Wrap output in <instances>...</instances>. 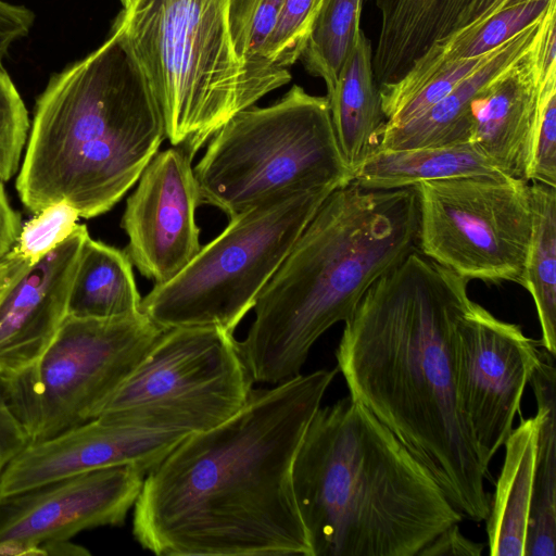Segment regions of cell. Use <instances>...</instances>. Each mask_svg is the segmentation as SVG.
I'll list each match as a JSON object with an SVG mask.
<instances>
[{"mask_svg": "<svg viewBox=\"0 0 556 556\" xmlns=\"http://www.w3.org/2000/svg\"><path fill=\"white\" fill-rule=\"evenodd\" d=\"M338 368L253 389L232 417L187 435L149 471L132 534L160 556H312L292 466Z\"/></svg>", "mask_w": 556, "mask_h": 556, "instance_id": "cell-1", "label": "cell"}, {"mask_svg": "<svg viewBox=\"0 0 556 556\" xmlns=\"http://www.w3.org/2000/svg\"><path fill=\"white\" fill-rule=\"evenodd\" d=\"M468 280L419 250L380 277L344 321L336 351L350 396L433 473L473 521L490 497L476 442L460 409L455 343L471 300Z\"/></svg>", "mask_w": 556, "mask_h": 556, "instance_id": "cell-2", "label": "cell"}, {"mask_svg": "<svg viewBox=\"0 0 556 556\" xmlns=\"http://www.w3.org/2000/svg\"><path fill=\"white\" fill-rule=\"evenodd\" d=\"M419 250L414 186L333 190L261 291L238 346L254 382L299 374L313 344L345 321L367 290Z\"/></svg>", "mask_w": 556, "mask_h": 556, "instance_id": "cell-3", "label": "cell"}, {"mask_svg": "<svg viewBox=\"0 0 556 556\" xmlns=\"http://www.w3.org/2000/svg\"><path fill=\"white\" fill-rule=\"evenodd\" d=\"M292 483L312 556H417L464 518L430 469L352 396L316 410Z\"/></svg>", "mask_w": 556, "mask_h": 556, "instance_id": "cell-4", "label": "cell"}, {"mask_svg": "<svg viewBox=\"0 0 556 556\" xmlns=\"http://www.w3.org/2000/svg\"><path fill=\"white\" fill-rule=\"evenodd\" d=\"M166 138L160 106L122 31L49 79L16 178L33 214L65 201L83 218L112 210Z\"/></svg>", "mask_w": 556, "mask_h": 556, "instance_id": "cell-5", "label": "cell"}, {"mask_svg": "<svg viewBox=\"0 0 556 556\" xmlns=\"http://www.w3.org/2000/svg\"><path fill=\"white\" fill-rule=\"evenodd\" d=\"M113 26L146 76L166 139L192 159L233 115L283 86L238 59L227 0H136Z\"/></svg>", "mask_w": 556, "mask_h": 556, "instance_id": "cell-6", "label": "cell"}, {"mask_svg": "<svg viewBox=\"0 0 556 556\" xmlns=\"http://www.w3.org/2000/svg\"><path fill=\"white\" fill-rule=\"evenodd\" d=\"M193 172L200 203L228 218L281 192L339 188L353 179L327 97L298 85L270 105L233 115L210 139Z\"/></svg>", "mask_w": 556, "mask_h": 556, "instance_id": "cell-7", "label": "cell"}, {"mask_svg": "<svg viewBox=\"0 0 556 556\" xmlns=\"http://www.w3.org/2000/svg\"><path fill=\"white\" fill-rule=\"evenodd\" d=\"M336 187L275 194L229 218L172 280L141 299L156 326H215L233 333Z\"/></svg>", "mask_w": 556, "mask_h": 556, "instance_id": "cell-8", "label": "cell"}, {"mask_svg": "<svg viewBox=\"0 0 556 556\" xmlns=\"http://www.w3.org/2000/svg\"><path fill=\"white\" fill-rule=\"evenodd\" d=\"M253 383L233 333L215 326L172 328L96 417L142 430L198 433L237 414Z\"/></svg>", "mask_w": 556, "mask_h": 556, "instance_id": "cell-9", "label": "cell"}, {"mask_svg": "<svg viewBox=\"0 0 556 556\" xmlns=\"http://www.w3.org/2000/svg\"><path fill=\"white\" fill-rule=\"evenodd\" d=\"M163 332L142 312L118 318L67 315L37 362L15 375L0 376L30 441L94 418Z\"/></svg>", "mask_w": 556, "mask_h": 556, "instance_id": "cell-10", "label": "cell"}, {"mask_svg": "<svg viewBox=\"0 0 556 556\" xmlns=\"http://www.w3.org/2000/svg\"><path fill=\"white\" fill-rule=\"evenodd\" d=\"M414 187L425 256L468 281L522 286L532 224L527 180L501 173Z\"/></svg>", "mask_w": 556, "mask_h": 556, "instance_id": "cell-11", "label": "cell"}, {"mask_svg": "<svg viewBox=\"0 0 556 556\" xmlns=\"http://www.w3.org/2000/svg\"><path fill=\"white\" fill-rule=\"evenodd\" d=\"M541 351L515 324L470 302L456 332V386L460 409L485 469L513 430Z\"/></svg>", "mask_w": 556, "mask_h": 556, "instance_id": "cell-12", "label": "cell"}, {"mask_svg": "<svg viewBox=\"0 0 556 556\" xmlns=\"http://www.w3.org/2000/svg\"><path fill=\"white\" fill-rule=\"evenodd\" d=\"M193 159L178 147L157 152L127 198L121 226L132 265L160 286L177 276L201 249L200 203Z\"/></svg>", "mask_w": 556, "mask_h": 556, "instance_id": "cell-13", "label": "cell"}, {"mask_svg": "<svg viewBox=\"0 0 556 556\" xmlns=\"http://www.w3.org/2000/svg\"><path fill=\"white\" fill-rule=\"evenodd\" d=\"M144 477L137 466H113L0 496V542L42 547L84 530L122 526Z\"/></svg>", "mask_w": 556, "mask_h": 556, "instance_id": "cell-14", "label": "cell"}, {"mask_svg": "<svg viewBox=\"0 0 556 556\" xmlns=\"http://www.w3.org/2000/svg\"><path fill=\"white\" fill-rule=\"evenodd\" d=\"M187 435L130 428L94 417L48 439L30 442L3 471L0 496L113 466L134 465L147 475Z\"/></svg>", "mask_w": 556, "mask_h": 556, "instance_id": "cell-15", "label": "cell"}, {"mask_svg": "<svg viewBox=\"0 0 556 556\" xmlns=\"http://www.w3.org/2000/svg\"><path fill=\"white\" fill-rule=\"evenodd\" d=\"M86 225L28 266L0 298V376L31 366L53 341L67 317L71 285Z\"/></svg>", "mask_w": 556, "mask_h": 556, "instance_id": "cell-16", "label": "cell"}, {"mask_svg": "<svg viewBox=\"0 0 556 556\" xmlns=\"http://www.w3.org/2000/svg\"><path fill=\"white\" fill-rule=\"evenodd\" d=\"M544 37L478 94L468 141L500 172L525 180L541 98Z\"/></svg>", "mask_w": 556, "mask_h": 556, "instance_id": "cell-17", "label": "cell"}, {"mask_svg": "<svg viewBox=\"0 0 556 556\" xmlns=\"http://www.w3.org/2000/svg\"><path fill=\"white\" fill-rule=\"evenodd\" d=\"M554 21L556 2L531 24L495 47L485 62L424 114L405 124L384 127L377 149L400 150L468 142L478 94L498 74L532 51Z\"/></svg>", "mask_w": 556, "mask_h": 556, "instance_id": "cell-18", "label": "cell"}, {"mask_svg": "<svg viewBox=\"0 0 556 556\" xmlns=\"http://www.w3.org/2000/svg\"><path fill=\"white\" fill-rule=\"evenodd\" d=\"M535 417L522 419L507 437L486 533L493 556H525L536 458Z\"/></svg>", "mask_w": 556, "mask_h": 556, "instance_id": "cell-19", "label": "cell"}, {"mask_svg": "<svg viewBox=\"0 0 556 556\" xmlns=\"http://www.w3.org/2000/svg\"><path fill=\"white\" fill-rule=\"evenodd\" d=\"M327 99L340 150L353 174L377 149L387 123L374 78L371 43L362 30Z\"/></svg>", "mask_w": 556, "mask_h": 556, "instance_id": "cell-20", "label": "cell"}, {"mask_svg": "<svg viewBox=\"0 0 556 556\" xmlns=\"http://www.w3.org/2000/svg\"><path fill=\"white\" fill-rule=\"evenodd\" d=\"M541 351L529 383L535 401L536 458L525 556L556 555V370Z\"/></svg>", "mask_w": 556, "mask_h": 556, "instance_id": "cell-21", "label": "cell"}, {"mask_svg": "<svg viewBox=\"0 0 556 556\" xmlns=\"http://www.w3.org/2000/svg\"><path fill=\"white\" fill-rule=\"evenodd\" d=\"M501 173L470 142H463L400 150L377 149L353 170L352 181L368 189L390 190L427 180Z\"/></svg>", "mask_w": 556, "mask_h": 556, "instance_id": "cell-22", "label": "cell"}, {"mask_svg": "<svg viewBox=\"0 0 556 556\" xmlns=\"http://www.w3.org/2000/svg\"><path fill=\"white\" fill-rule=\"evenodd\" d=\"M132 266L125 250L88 236L73 276L67 315L118 318L140 313L142 298Z\"/></svg>", "mask_w": 556, "mask_h": 556, "instance_id": "cell-23", "label": "cell"}, {"mask_svg": "<svg viewBox=\"0 0 556 556\" xmlns=\"http://www.w3.org/2000/svg\"><path fill=\"white\" fill-rule=\"evenodd\" d=\"M531 237L523 283L531 294L542 330L541 344L556 353V187L529 184Z\"/></svg>", "mask_w": 556, "mask_h": 556, "instance_id": "cell-24", "label": "cell"}, {"mask_svg": "<svg viewBox=\"0 0 556 556\" xmlns=\"http://www.w3.org/2000/svg\"><path fill=\"white\" fill-rule=\"evenodd\" d=\"M362 4L363 0H325L300 58L311 75L324 79L327 98L361 33Z\"/></svg>", "mask_w": 556, "mask_h": 556, "instance_id": "cell-25", "label": "cell"}, {"mask_svg": "<svg viewBox=\"0 0 556 556\" xmlns=\"http://www.w3.org/2000/svg\"><path fill=\"white\" fill-rule=\"evenodd\" d=\"M283 0H227V22L233 50L249 70L281 83L291 80L287 68L270 65L265 49L278 21Z\"/></svg>", "mask_w": 556, "mask_h": 556, "instance_id": "cell-26", "label": "cell"}, {"mask_svg": "<svg viewBox=\"0 0 556 556\" xmlns=\"http://www.w3.org/2000/svg\"><path fill=\"white\" fill-rule=\"evenodd\" d=\"M76 208L65 201L43 207L26 222L10 252L29 265L63 243L79 225Z\"/></svg>", "mask_w": 556, "mask_h": 556, "instance_id": "cell-27", "label": "cell"}, {"mask_svg": "<svg viewBox=\"0 0 556 556\" xmlns=\"http://www.w3.org/2000/svg\"><path fill=\"white\" fill-rule=\"evenodd\" d=\"M325 0H283L281 11L265 49L266 61L287 68L302 55Z\"/></svg>", "mask_w": 556, "mask_h": 556, "instance_id": "cell-28", "label": "cell"}, {"mask_svg": "<svg viewBox=\"0 0 556 556\" xmlns=\"http://www.w3.org/2000/svg\"><path fill=\"white\" fill-rule=\"evenodd\" d=\"M541 81L526 179L556 187V71Z\"/></svg>", "mask_w": 556, "mask_h": 556, "instance_id": "cell-29", "label": "cell"}, {"mask_svg": "<svg viewBox=\"0 0 556 556\" xmlns=\"http://www.w3.org/2000/svg\"><path fill=\"white\" fill-rule=\"evenodd\" d=\"M554 2L556 0H535L498 13L469 40L454 48L444 59L438 74L458 60L491 51L531 24Z\"/></svg>", "mask_w": 556, "mask_h": 556, "instance_id": "cell-30", "label": "cell"}, {"mask_svg": "<svg viewBox=\"0 0 556 556\" xmlns=\"http://www.w3.org/2000/svg\"><path fill=\"white\" fill-rule=\"evenodd\" d=\"M29 128L27 109L0 65V180H10L20 169Z\"/></svg>", "mask_w": 556, "mask_h": 556, "instance_id": "cell-31", "label": "cell"}, {"mask_svg": "<svg viewBox=\"0 0 556 556\" xmlns=\"http://www.w3.org/2000/svg\"><path fill=\"white\" fill-rule=\"evenodd\" d=\"M493 50L475 58L458 60L447 66L388 119L384 127L399 126L424 114L448 94L459 81L485 62Z\"/></svg>", "mask_w": 556, "mask_h": 556, "instance_id": "cell-32", "label": "cell"}, {"mask_svg": "<svg viewBox=\"0 0 556 556\" xmlns=\"http://www.w3.org/2000/svg\"><path fill=\"white\" fill-rule=\"evenodd\" d=\"M30 442L8 402L0 377V479L8 465Z\"/></svg>", "mask_w": 556, "mask_h": 556, "instance_id": "cell-33", "label": "cell"}, {"mask_svg": "<svg viewBox=\"0 0 556 556\" xmlns=\"http://www.w3.org/2000/svg\"><path fill=\"white\" fill-rule=\"evenodd\" d=\"M34 22L35 14L26 7L0 0V65L12 43L26 37Z\"/></svg>", "mask_w": 556, "mask_h": 556, "instance_id": "cell-34", "label": "cell"}, {"mask_svg": "<svg viewBox=\"0 0 556 556\" xmlns=\"http://www.w3.org/2000/svg\"><path fill=\"white\" fill-rule=\"evenodd\" d=\"M483 545L467 539L454 523L431 540L417 556H479Z\"/></svg>", "mask_w": 556, "mask_h": 556, "instance_id": "cell-35", "label": "cell"}, {"mask_svg": "<svg viewBox=\"0 0 556 556\" xmlns=\"http://www.w3.org/2000/svg\"><path fill=\"white\" fill-rule=\"evenodd\" d=\"M21 227V217L10 205L0 180V258L12 249Z\"/></svg>", "mask_w": 556, "mask_h": 556, "instance_id": "cell-36", "label": "cell"}, {"mask_svg": "<svg viewBox=\"0 0 556 556\" xmlns=\"http://www.w3.org/2000/svg\"><path fill=\"white\" fill-rule=\"evenodd\" d=\"M28 266V263L10 251L0 258V298Z\"/></svg>", "mask_w": 556, "mask_h": 556, "instance_id": "cell-37", "label": "cell"}, {"mask_svg": "<svg viewBox=\"0 0 556 556\" xmlns=\"http://www.w3.org/2000/svg\"><path fill=\"white\" fill-rule=\"evenodd\" d=\"M42 548L47 555H89V551L76 545L71 540L55 541L42 545Z\"/></svg>", "mask_w": 556, "mask_h": 556, "instance_id": "cell-38", "label": "cell"}, {"mask_svg": "<svg viewBox=\"0 0 556 556\" xmlns=\"http://www.w3.org/2000/svg\"><path fill=\"white\" fill-rule=\"evenodd\" d=\"M124 7V9L130 7L136 0H119Z\"/></svg>", "mask_w": 556, "mask_h": 556, "instance_id": "cell-39", "label": "cell"}]
</instances>
